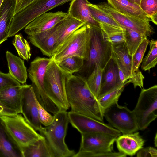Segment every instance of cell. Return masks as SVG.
Returning a JSON list of instances; mask_svg holds the SVG:
<instances>
[{
  "instance_id": "5bb4252c",
  "label": "cell",
  "mask_w": 157,
  "mask_h": 157,
  "mask_svg": "<svg viewBox=\"0 0 157 157\" xmlns=\"http://www.w3.org/2000/svg\"><path fill=\"white\" fill-rule=\"evenodd\" d=\"M81 135L79 151L97 153L113 152L116 137L101 132L85 133Z\"/></svg>"
},
{
  "instance_id": "ffe728a7",
  "label": "cell",
  "mask_w": 157,
  "mask_h": 157,
  "mask_svg": "<svg viewBox=\"0 0 157 157\" xmlns=\"http://www.w3.org/2000/svg\"><path fill=\"white\" fill-rule=\"evenodd\" d=\"M89 2L88 0H72L69 8L68 15L81 21L84 25L100 28L99 23L91 15L87 5Z\"/></svg>"
},
{
  "instance_id": "b9f144b4",
  "label": "cell",
  "mask_w": 157,
  "mask_h": 157,
  "mask_svg": "<svg viewBox=\"0 0 157 157\" xmlns=\"http://www.w3.org/2000/svg\"><path fill=\"white\" fill-rule=\"evenodd\" d=\"M137 157H157V150L155 148L149 147L142 148L137 153Z\"/></svg>"
},
{
  "instance_id": "44dd1931",
  "label": "cell",
  "mask_w": 157,
  "mask_h": 157,
  "mask_svg": "<svg viewBox=\"0 0 157 157\" xmlns=\"http://www.w3.org/2000/svg\"><path fill=\"white\" fill-rule=\"evenodd\" d=\"M16 0H4L0 7V45L9 37L10 25L15 14Z\"/></svg>"
},
{
  "instance_id": "d590c367",
  "label": "cell",
  "mask_w": 157,
  "mask_h": 157,
  "mask_svg": "<svg viewBox=\"0 0 157 157\" xmlns=\"http://www.w3.org/2000/svg\"><path fill=\"white\" fill-rule=\"evenodd\" d=\"M139 6L151 21L157 24V0H141Z\"/></svg>"
},
{
  "instance_id": "52a82bcc",
  "label": "cell",
  "mask_w": 157,
  "mask_h": 157,
  "mask_svg": "<svg viewBox=\"0 0 157 157\" xmlns=\"http://www.w3.org/2000/svg\"><path fill=\"white\" fill-rule=\"evenodd\" d=\"M72 0H36L15 14L12 20L8 37L14 36L39 16Z\"/></svg>"
},
{
  "instance_id": "f1b7e54d",
  "label": "cell",
  "mask_w": 157,
  "mask_h": 157,
  "mask_svg": "<svg viewBox=\"0 0 157 157\" xmlns=\"http://www.w3.org/2000/svg\"><path fill=\"white\" fill-rule=\"evenodd\" d=\"M124 28L126 46L128 53L132 57L143 40L147 37L133 30Z\"/></svg>"
},
{
  "instance_id": "9a60e30c",
  "label": "cell",
  "mask_w": 157,
  "mask_h": 157,
  "mask_svg": "<svg viewBox=\"0 0 157 157\" xmlns=\"http://www.w3.org/2000/svg\"><path fill=\"white\" fill-rule=\"evenodd\" d=\"M68 16L67 13L60 11L44 13L29 23L25 32L29 36L39 34L53 28Z\"/></svg>"
},
{
  "instance_id": "2e32d148",
  "label": "cell",
  "mask_w": 157,
  "mask_h": 157,
  "mask_svg": "<svg viewBox=\"0 0 157 157\" xmlns=\"http://www.w3.org/2000/svg\"><path fill=\"white\" fill-rule=\"evenodd\" d=\"M59 23L51 29L39 34L28 36L31 43L43 55L51 57L56 50L59 33Z\"/></svg>"
},
{
  "instance_id": "ab89813d",
  "label": "cell",
  "mask_w": 157,
  "mask_h": 157,
  "mask_svg": "<svg viewBox=\"0 0 157 157\" xmlns=\"http://www.w3.org/2000/svg\"><path fill=\"white\" fill-rule=\"evenodd\" d=\"M21 85L8 73H5L0 71V89L10 86Z\"/></svg>"
},
{
  "instance_id": "d6986e66",
  "label": "cell",
  "mask_w": 157,
  "mask_h": 157,
  "mask_svg": "<svg viewBox=\"0 0 157 157\" xmlns=\"http://www.w3.org/2000/svg\"><path fill=\"white\" fill-rule=\"evenodd\" d=\"M124 83H123L120 81L118 67L111 58L103 70L101 88L98 98Z\"/></svg>"
},
{
  "instance_id": "f6af8a7d",
  "label": "cell",
  "mask_w": 157,
  "mask_h": 157,
  "mask_svg": "<svg viewBox=\"0 0 157 157\" xmlns=\"http://www.w3.org/2000/svg\"><path fill=\"white\" fill-rule=\"evenodd\" d=\"M36 0H24L17 12L21 10L28 6Z\"/></svg>"
},
{
  "instance_id": "3957f363",
  "label": "cell",
  "mask_w": 157,
  "mask_h": 157,
  "mask_svg": "<svg viewBox=\"0 0 157 157\" xmlns=\"http://www.w3.org/2000/svg\"><path fill=\"white\" fill-rule=\"evenodd\" d=\"M52 123L44 127L42 136L53 157H74L76 153L69 149L65 142L69 122L68 112L59 111L54 115Z\"/></svg>"
},
{
  "instance_id": "8992f818",
  "label": "cell",
  "mask_w": 157,
  "mask_h": 157,
  "mask_svg": "<svg viewBox=\"0 0 157 157\" xmlns=\"http://www.w3.org/2000/svg\"><path fill=\"white\" fill-rule=\"evenodd\" d=\"M50 60V57H37L31 62L27 71L37 100L47 111L54 115L59 110L46 94L44 86L46 69Z\"/></svg>"
},
{
  "instance_id": "8d00e7d4",
  "label": "cell",
  "mask_w": 157,
  "mask_h": 157,
  "mask_svg": "<svg viewBox=\"0 0 157 157\" xmlns=\"http://www.w3.org/2000/svg\"><path fill=\"white\" fill-rule=\"evenodd\" d=\"M149 42L147 37L145 38L132 57V73L139 69Z\"/></svg>"
},
{
  "instance_id": "5b68a950",
  "label": "cell",
  "mask_w": 157,
  "mask_h": 157,
  "mask_svg": "<svg viewBox=\"0 0 157 157\" xmlns=\"http://www.w3.org/2000/svg\"><path fill=\"white\" fill-rule=\"evenodd\" d=\"M92 35L89 56L78 72L79 75L86 79L93 70L96 64L103 69L111 59V44L100 28L91 26Z\"/></svg>"
},
{
  "instance_id": "4dcf8cb0",
  "label": "cell",
  "mask_w": 157,
  "mask_h": 157,
  "mask_svg": "<svg viewBox=\"0 0 157 157\" xmlns=\"http://www.w3.org/2000/svg\"><path fill=\"white\" fill-rule=\"evenodd\" d=\"M103 69L97 64L86 79L88 87L94 96L97 99L100 93Z\"/></svg>"
},
{
  "instance_id": "f35d334b",
  "label": "cell",
  "mask_w": 157,
  "mask_h": 157,
  "mask_svg": "<svg viewBox=\"0 0 157 157\" xmlns=\"http://www.w3.org/2000/svg\"><path fill=\"white\" fill-rule=\"evenodd\" d=\"M39 120L42 125L47 126L50 124L53 121L54 116L49 113L38 102L36 98Z\"/></svg>"
},
{
  "instance_id": "cb8c5ba5",
  "label": "cell",
  "mask_w": 157,
  "mask_h": 157,
  "mask_svg": "<svg viewBox=\"0 0 157 157\" xmlns=\"http://www.w3.org/2000/svg\"><path fill=\"white\" fill-rule=\"evenodd\" d=\"M107 3L118 12L149 22L150 19L139 5L128 0H107Z\"/></svg>"
},
{
  "instance_id": "277c9868",
  "label": "cell",
  "mask_w": 157,
  "mask_h": 157,
  "mask_svg": "<svg viewBox=\"0 0 157 157\" xmlns=\"http://www.w3.org/2000/svg\"><path fill=\"white\" fill-rule=\"evenodd\" d=\"M92 35L91 26L84 25L73 32L52 56L58 63L72 56H78L87 61L88 59Z\"/></svg>"
},
{
  "instance_id": "f546056e",
  "label": "cell",
  "mask_w": 157,
  "mask_h": 157,
  "mask_svg": "<svg viewBox=\"0 0 157 157\" xmlns=\"http://www.w3.org/2000/svg\"><path fill=\"white\" fill-rule=\"evenodd\" d=\"M128 83L127 81L122 86L108 92L98 98L103 112L108 107L118 102L119 98L124 90V86Z\"/></svg>"
},
{
  "instance_id": "7bdbcfd3",
  "label": "cell",
  "mask_w": 157,
  "mask_h": 157,
  "mask_svg": "<svg viewBox=\"0 0 157 157\" xmlns=\"http://www.w3.org/2000/svg\"><path fill=\"white\" fill-rule=\"evenodd\" d=\"M17 114L13 111L6 107L0 102V116L4 115H12Z\"/></svg>"
},
{
  "instance_id": "7402d4cb",
  "label": "cell",
  "mask_w": 157,
  "mask_h": 157,
  "mask_svg": "<svg viewBox=\"0 0 157 157\" xmlns=\"http://www.w3.org/2000/svg\"><path fill=\"white\" fill-rule=\"evenodd\" d=\"M111 58L118 67L129 77L132 74V57L128 53L125 42L111 44Z\"/></svg>"
},
{
  "instance_id": "4fadbf2b",
  "label": "cell",
  "mask_w": 157,
  "mask_h": 157,
  "mask_svg": "<svg viewBox=\"0 0 157 157\" xmlns=\"http://www.w3.org/2000/svg\"><path fill=\"white\" fill-rule=\"evenodd\" d=\"M21 113L26 121L41 135L44 127L39 120L36 104V98L31 85H21Z\"/></svg>"
},
{
  "instance_id": "6da1fadb",
  "label": "cell",
  "mask_w": 157,
  "mask_h": 157,
  "mask_svg": "<svg viewBox=\"0 0 157 157\" xmlns=\"http://www.w3.org/2000/svg\"><path fill=\"white\" fill-rule=\"evenodd\" d=\"M67 98L71 111L103 122V112L89 89L86 79L71 75L66 84Z\"/></svg>"
},
{
  "instance_id": "d4e9b609",
  "label": "cell",
  "mask_w": 157,
  "mask_h": 157,
  "mask_svg": "<svg viewBox=\"0 0 157 157\" xmlns=\"http://www.w3.org/2000/svg\"><path fill=\"white\" fill-rule=\"evenodd\" d=\"M6 56L9 73L20 83H25L28 78V74L24 60L9 51H6Z\"/></svg>"
},
{
  "instance_id": "7a4b0ae2",
  "label": "cell",
  "mask_w": 157,
  "mask_h": 157,
  "mask_svg": "<svg viewBox=\"0 0 157 157\" xmlns=\"http://www.w3.org/2000/svg\"><path fill=\"white\" fill-rule=\"evenodd\" d=\"M46 70L44 81L46 93L59 111H67L70 108L67 98L66 84L72 75L62 69L53 56Z\"/></svg>"
},
{
  "instance_id": "30bf717a",
  "label": "cell",
  "mask_w": 157,
  "mask_h": 157,
  "mask_svg": "<svg viewBox=\"0 0 157 157\" xmlns=\"http://www.w3.org/2000/svg\"><path fill=\"white\" fill-rule=\"evenodd\" d=\"M103 116L110 125L123 134L139 130L133 111L126 106L119 105L118 102L106 109L103 112Z\"/></svg>"
},
{
  "instance_id": "681fc988",
  "label": "cell",
  "mask_w": 157,
  "mask_h": 157,
  "mask_svg": "<svg viewBox=\"0 0 157 157\" xmlns=\"http://www.w3.org/2000/svg\"><path fill=\"white\" fill-rule=\"evenodd\" d=\"M4 0H0V7L1 6Z\"/></svg>"
},
{
  "instance_id": "60d3db41",
  "label": "cell",
  "mask_w": 157,
  "mask_h": 157,
  "mask_svg": "<svg viewBox=\"0 0 157 157\" xmlns=\"http://www.w3.org/2000/svg\"><path fill=\"white\" fill-rule=\"evenodd\" d=\"M144 78V76L138 69L132 73L127 82L128 83H132L134 88L137 86L142 88L143 87V80Z\"/></svg>"
},
{
  "instance_id": "e575fe53",
  "label": "cell",
  "mask_w": 157,
  "mask_h": 157,
  "mask_svg": "<svg viewBox=\"0 0 157 157\" xmlns=\"http://www.w3.org/2000/svg\"><path fill=\"white\" fill-rule=\"evenodd\" d=\"M89 10L93 17L99 23L112 25L113 26L122 27L111 17L96 6L95 4H87Z\"/></svg>"
},
{
  "instance_id": "83f0119b",
  "label": "cell",
  "mask_w": 157,
  "mask_h": 157,
  "mask_svg": "<svg viewBox=\"0 0 157 157\" xmlns=\"http://www.w3.org/2000/svg\"><path fill=\"white\" fill-rule=\"evenodd\" d=\"M101 29L105 34L107 40L111 44L125 42V29L100 22Z\"/></svg>"
},
{
  "instance_id": "4316f807",
  "label": "cell",
  "mask_w": 157,
  "mask_h": 157,
  "mask_svg": "<svg viewBox=\"0 0 157 157\" xmlns=\"http://www.w3.org/2000/svg\"><path fill=\"white\" fill-rule=\"evenodd\" d=\"M21 148L23 157H53L44 136Z\"/></svg>"
},
{
  "instance_id": "9c48e42d",
  "label": "cell",
  "mask_w": 157,
  "mask_h": 157,
  "mask_svg": "<svg viewBox=\"0 0 157 157\" xmlns=\"http://www.w3.org/2000/svg\"><path fill=\"white\" fill-rule=\"evenodd\" d=\"M0 117L21 147L31 144L43 137L20 113L2 115Z\"/></svg>"
},
{
  "instance_id": "c3c4849f",
  "label": "cell",
  "mask_w": 157,
  "mask_h": 157,
  "mask_svg": "<svg viewBox=\"0 0 157 157\" xmlns=\"http://www.w3.org/2000/svg\"><path fill=\"white\" fill-rule=\"evenodd\" d=\"M154 144L155 147H157V133H156L154 138Z\"/></svg>"
},
{
  "instance_id": "7c38bea8",
  "label": "cell",
  "mask_w": 157,
  "mask_h": 157,
  "mask_svg": "<svg viewBox=\"0 0 157 157\" xmlns=\"http://www.w3.org/2000/svg\"><path fill=\"white\" fill-rule=\"evenodd\" d=\"M95 5L111 17L122 28L133 30L147 37L154 33L149 22L120 13L108 3L102 2Z\"/></svg>"
},
{
  "instance_id": "74e56055",
  "label": "cell",
  "mask_w": 157,
  "mask_h": 157,
  "mask_svg": "<svg viewBox=\"0 0 157 157\" xmlns=\"http://www.w3.org/2000/svg\"><path fill=\"white\" fill-rule=\"evenodd\" d=\"M126 156V155L119 151L97 153L78 151L74 157H125Z\"/></svg>"
},
{
  "instance_id": "7dc6e473",
  "label": "cell",
  "mask_w": 157,
  "mask_h": 157,
  "mask_svg": "<svg viewBox=\"0 0 157 157\" xmlns=\"http://www.w3.org/2000/svg\"><path fill=\"white\" fill-rule=\"evenodd\" d=\"M131 2L139 5L141 0H128Z\"/></svg>"
},
{
  "instance_id": "e0dca14e",
  "label": "cell",
  "mask_w": 157,
  "mask_h": 157,
  "mask_svg": "<svg viewBox=\"0 0 157 157\" xmlns=\"http://www.w3.org/2000/svg\"><path fill=\"white\" fill-rule=\"evenodd\" d=\"M115 142L119 152L132 156L143 148L144 140L137 131L121 135L116 138Z\"/></svg>"
},
{
  "instance_id": "1f68e13d",
  "label": "cell",
  "mask_w": 157,
  "mask_h": 157,
  "mask_svg": "<svg viewBox=\"0 0 157 157\" xmlns=\"http://www.w3.org/2000/svg\"><path fill=\"white\" fill-rule=\"evenodd\" d=\"M84 61L81 57L74 56L68 57L58 64L64 71L73 74L78 72L82 68Z\"/></svg>"
},
{
  "instance_id": "484cf974",
  "label": "cell",
  "mask_w": 157,
  "mask_h": 157,
  "mask_svg": "<svg viewBox=\"0 0 157 157\" xmlns=\"http://www.w3.org/2000/svg\"><path fill=\"white\" fill-rule=\"evenodd\" d=\"M84 25V24L81 21L68 15L64 20L59 22L57 45L53 55L73 32Z\"/></svg>"
},
{
  "instance_id": "ac0fdd59",
  "label": "cell",
  "mask_w": 157,
  "mask_h": 157,
  "mask_svg": "<svg viewBox=\"0 0 157 157\" xmlns=\"http://www.w3.org/2000/svg\"><path fill=\"white\" fill-rule=\"evenodd\" d=\"M0 157H23L21 148L0 117Z\"/></svg>"
},
{
  "instance_id": "d6a6232c",
  "label": "cell",
  "mask_w": 157,
  "mask_h": 157,
  "mask_svg": "<svg viewBox=\"0 0 157 157\" xmlns=\"http://www.w3.org/2000/svg\"><path fill=\"white\" fill-rule=\"evenodd\" d=\"M150 48L147 54L143 59L141 66L142 69L146 71L156 65L157 63V40L152 39L149 42Z\"/></svg>"
},
{
  "instance_id": "603a6c76",
  "label": "cell",
  "mask_w": 157,
  "mask_h": 157,
  "mask_svg": "<svg viewBox=\"0 0 157 157\" xmlns=\"http://www.w3.org/2000/svg\"><path fill=\"white\" fill-rule=\"evenodd\" d=\"M21 85L0 89V102L17 113H21Z\"/></svg>"
},
{
  "instance_id": "bcb514c9",
  "label": "cell",
  "mask_w": 157,
  "mask_h": 157,
  "mask_svg": "<svg viewBox=\"0 0 157 157\" xmlns=\"http://www.w3.org/2000/svg\"><path fill=\"white\" fill-rule=\"evenodd\" d=\"M23 0H16V3L15 14L17 12L21 6Z\"/></svg>"
},
{
  "instance_id": "836d02e7",
  "label": "cell",
  "mask_w": 157,
  "mask_h": 157,
  "mask_svg": "<svg viewBox=\"0 0 157 157\" xmlns=\"http://www.w3.org/2000/svg\"><path fill=\"white\" fill-rule=\"evenodd\" d=\"M13 44L20 57L26 61L30 59L31 55L29 44L21 34L15 35Z\"/></svg>"
},
{
  "instance_id": "ba28073f",
  "label": "cell",
  "mask_w": 157,
  "mask_h": 157,
  "mask_svg": "<svg viewBox=\"0 0 157 157\" xmlns=\"http://www.w3.org/2000/svg\"><path fill=\"white\" fill-rule=\"evenodd\" d=\"M157 86L142 89L133 110L138 129L144 130L157 117Z\"/></svg>"
},
{
  "instance_id": "ee69618b",
  "label": "cell",
  "mask_w": 157,
  "mask_h": 157,
  "mask_svg": "<svg viewBox=\"0 0 157 157\" xmlns=\"http://www.w3.org/2000/svg\"><path fill=\"white\" fill-rule=\"evenodd\" d=\"M118 74L120 79L121 82L124 83L128 79L129 77L126 75L122 71L118 68Z\"/></svg>"
},
{
  "instance_id": "8fae6325",
  "label": "cell",
  "mask_w": 157,
  "mask_h": 157,
  "mask_svg": "<svg viewBox=\"0 0 157 157\" xmlns=\"http://www.w3.org/2000/svg\"><path fill=\"white\" fill-rule=\"evenodd\" d=\"M69 123L81 134L101 132L117 137L121 135L117 130L109 124L71 111L68 112Z\"/></svg>"
}]
</instances>
